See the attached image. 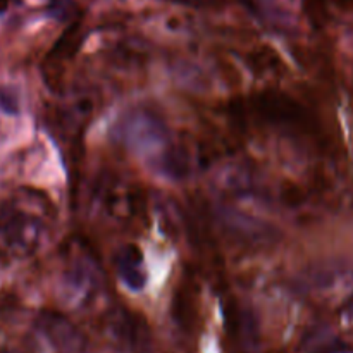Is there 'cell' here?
Returning <instances> with one entry per match:
<instances>
[{
	"instance_id": "obj_1",
	"label": "cell",
	"mask_w": 353,
	"mask_h": 353,
	"mask_svg": "<svg viewBox=\"0 0 353 353\" xmlns=\"http://www.w3.org/2000/svg\"><path fill=\"white\" fill-rule=\"evenodd\" d=\"M250 114L261 123L274 126L278 130L307 131L309 116L299 102L288 95L276 92H262L254 97L250 103Z\"/></svg>"
},
{
	"instance_id": "obj_2",
	"label": "cell",
	"mask_w": 353,
	"mask_h": 353,
	"mask_svg": "<svg viewBox=\"0 0 353 353\" xmlns=\"http://www.w3.org/2000/svg\"><path fill=\"white\" fill-rule=\"evenodd\" d=\"M109 336L119 353H152V336L143 317L117 307L107 323Z\"/></svg>"
},
{
	"instance_id": "obj_3",
	"label": "cell",
	"mask_w": 353,
	"mask_h": 353,
	"mask_svg": "<svg viewBox=\"0 0 353 353\" xmlns=\"http://www.w3.org/2000/svg\"><path fill=\"white\" fill-rule=\"evenodd\" d=\"M43 233V223L38 216L17 207L0 209V234L10 243V247L31 250L37 248Z\"/></svg>"
},
{
	"instance_id": "obj_4",
	"label": "cell",
	"mask_w": 353,
	"mask_h": 353,
	"mask_svg": "<svg viewBox=\"0 0 353 353\" xmlns=\"http://www.w3.org/2000/svg\"><path fill=\"white\" fill-rule=\"evenodd\" d=\"M37 326L54 353H88V343L81 331L61 314L43 312Z\"/></svg>"
},
{
	"instance_id": "obj_5",
	"label": "cell",
	"mask_w": 353,
	"mask_h": 353,
	"mask_svg": "<svg viewBox=\"0 0 353 353\" xmlns=\"http://www.w3.org/2000/svg\"><path fill=\"white\" fill-rule=\"evenodd\" d=\"M117 272L130 290H143L147 285V271H145L143 254L134 245H126L119 250L116 259Z\"/></svg>"
},
{
	"instance_id": "obj_6",
	"label": "cell",
	"mask_w": 353,
	"mask_h": 353,
	"mask_svg": "<svg viewBox=\"0 0 353 353\" xmlns=\"http://www.w3.org/2000/svg\"><path fill=\"white\" fill-rule=\"evenodd\" d=\"M0 110L9 116L19 114V97H17L16 88L9 85H0Z\"/></svg>"
},
{
	"instance_id": "obj_7",
	"label": "cell",
	"mask_w": 353,
	"mask_h": 353,
	"mask_svg": "<svg viewBox=\"0 0 353 353\" xmlns=\"http://www.w3.org/2000/svg\"><path fill=\"white\" fill-rule=\"evenodd\" d=\"M7 3H9V0H0V9L7 7Z\"/></svg>"
},
{
	"instance_id": "obj_8",
	"label": "cell",
	"mask_w": 353,
	"mask_h": 353,
	"mask_svg": "<svg viewBox=\"0 0 353 353\" xmlns=\"http://www.w3.org/2000/svg\"><path fill=\"white\" fill-rule=\"evenodd\" d=\"M9 353H14V352H9Z\"/></svg>"
}]
</instances>
